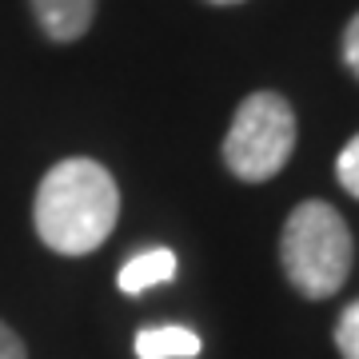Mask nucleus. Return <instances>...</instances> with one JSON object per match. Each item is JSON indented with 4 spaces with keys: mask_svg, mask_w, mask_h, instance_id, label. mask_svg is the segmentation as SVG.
<instances>
[{
    "mask_svg": "<svg viewBox=\"0 0 359 359\" xmlns=\"http://www.w3.org/2000/svg\"><path fill=\"white\" fill-rule=\"evenodd\" d=\"M176 276V252H168V248H148L140 252L136 259H128L124 268H120V292L124 295H140L156 283H168Z\"/></svg>",
    "mask_w": 359,
    "mask_h": 359,
    "instance_id": "obj_6",
    "label": "nucleus"
},
{
    "mask_svg": "<svg viewBox=\"0 0 359 359\" xmlns=\"http://www.w3.org/2000/svg\"><path fill=\"white\" fill-rule=\"evenodd\" d=\"M295 148V112L280 92H252L228 128L224 140V164L231 176L248 180V184H264V180L280 176L283 164L292 160Z\"/></svg>",
    "mask_w": 359,
    "mask_h": 359,
    "instance_id": "obj_3",
    "label": "nucleus"
},
{
    "mask_svg": "<svg viewBox=\"0 0 359 359\" xmlns=\"http://www.w3.org/2000/svg\"><path fill=\"white\" fill-rule=\"evenodd\" d=\"M32 219H36V236L52 252L88 256L112 236L120 219V188L112 172L88 156L60 160L40 180Z\"/></svg>",
    "mask_w": 359,
    "mask_h": 359,
    "instance_id": "obj_1",
    "label": "nucleus"
},
{
    "mask_svg": "<svg viewBox=\"0 0 359 359\" xmlns=\"http://www.w3.org/2000/svg\"><path fill=\"white\" fill-rule=\"evenodd\" d=\"M136 355L140 359H196L200 355V335L180 323L164 327H144L136 335Z\"/></svg>",
    "mask_w": 359,
    "mask_h": 359,
    "instance_id": "obj_5",
    "label": "nucleus"
},
{
    "mask_svg": "<svg viewBox=\"0 0 359 359\" xmlns=\"http://www.w3.org/2000/svg\"><path fill=\"white\" fill-rule=\"evenodd\" d=\"M283 271L295 292L327 299L351 271V231L344 216L323 200H304L283 224Z\"/></svg>",
    "mask_w": 359,
    "mask_h": 359,
    "instance_id": "obj_2",
    "label": "nucleus"
},
{
    "mask_svg": "<svg viewBox=\"0 0 359 359\" xmlns=\"http://www.w3.org/2000/svg\"><path fill=\"white\" fill-rule=\"evenodd\" d=\"M335 347L344 359H359V299L339 316V327H335Z\"/></svg>",
    "mask_w": 359,
    "mask_h": 359,
    "instance_id": "obj_7",
    "label": "nucleus"
},
{
    "mask_svg": "<svg viewBox=\"0 0 359 359\" xmlns=\"http://www.w3.org/2000/svg\"><path fill=\"white\" fill-rule=\"evenodd\" d=\"M208 4H244V0H208Z\"/></svg>",
    "mask_w": 359,
    "mask_h": 359,
    "instance_id": "obj_11",
    "label": "nucleus"
},
{
    "mask_svg": "<svg viewBox=\"0 0 359 359\" xmlns=\"http://www.w3.org/2000/svg\"><path fill=\"white\" fill-rule=\"evenodd\" d=\"M32 13H36L44 36L68 44L88 32L92 16H96V0H32Z\"/></svg>",
    "mask_w": 359,
    "mask_h": 359,
    "instance_id": "obj_4",
    "label": "nucleus"
},
{
    "mask_svg": "<svg viewBox=\"0 0 359 359\" xmlns=\"http://www.w3.org/2000/svg\"><path fill=\"white\" fill-rule=\"evenodd\" d=\"M0 359H28L25 339H20V335H16L4 320H0Z\"/></svg>",
    "mask_w": 359,
    "mask_h": 359,
    "instance_id": "obj_9",
    "label": "nucleus"
},
{
    "mask_svg": "<svg viewBox=\"0 0 359 359\" xmlns=\"http://www.w3.org/2000/svg\"><path fill=\"white\" fill-rule=\"evenodd\" d=\"M344 60L359 76V13L351 16V25H347V32H344Z\"/></svg>",
    "mask_w": 359,
    "mask_h": 359,
    "instance_id": "obj_10",
    "label": "nucleus"
},
{
    "mask_svg": "<svg viewBox=\"0 0 359 359\" xmlns=\"http://www.w3.org/2000/svg\"><path fill=\"white\" fill-rule=\"evenodd\" d=\"M335 176H339V184L359 200V136H351L347 148L339 152V160H335Z\"/></svg>",
    "mask_w": 359,
    "mask_h": 359,
    "instance_id": "obj_8",
    "label": "nucleus"
}]
</instances>
